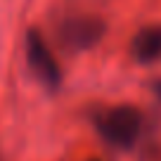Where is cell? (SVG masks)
<instances>
[{
    "mask_svg": "<svg viewBox=\"0 0 161 161\" xmlns=\"http://www.w3.org/2000/svg\"><path fill=\"white\" fill-rule=\"evenodd\" d=\"M133 55L137 62H149L161 57V26H147L133 40Z\"/></svg>",
    "mask_w": 161,
    "mask_h": 161,
    "instance_id": "4",
    "label": "cell"
},
{
    "mask_svg": "<svg viewBox=\"0 0 161 161\" xmlns=\"http://www.w3.org/2000/svg\"><path fill=\"white\" fill-rule=\"evenodd\" d=\"M95 126L107 145L116 149H133L142 133V116L133 107H111L97 116Z\"/></svg>",
    "mask_w": 161,
    "mask_h": 161,
    "instance_id": "1",
    "label": "cell"
},
{
    "mask_svg": "<svg viewBox=\"0 0 161 161\" xmlns=\"http://www.w3.org/2000/svg\"><path fill=\"white\" fill-rule=\"evenodd\" d=\"M154 90H156V95H159V100H161V80H159V83L154 86Z\"/></svg>",
    "mask_w": 161,
    "mask_h": 161,
    "instance_id": "5",
    "label": "cell"
},
{
    "mask_svg": "<svg viewBox=\"0 0 161 161\" xmlns=\"http://www.w3.org/2000/svg\"><path fill=\"white\" fill-rule=\"evenodd\" d=\"M26 62H29L31 74L45 88H50V90L59 88V83H62L59 64L52 57L50 47L45 45V40H43V36L38 31H29L26 33Z\"/></svg>",
    "mask_w": 161,
    "mask_h": 161,
    "instance_id": "2",
    "label": "cell"
},
{
    "mask_svg": "<svg viewBox=\"0 0 161 161\" xmlns=\"http://www.w3.org/2000/svg\"><path fill=\"white\" fill-rule=\"evenodd\" d=\"M104 33V24L92 17H80V19H71L62 26V43L74 50H86L92 47Z\"/></svg>",
    "mask_w": 161,
    "mask_h": 161,
    "instance_id": "3",
    "label": "cell"
}]
</instances>
